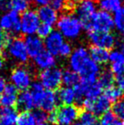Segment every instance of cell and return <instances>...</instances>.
Here are the masks:
<instances>
[{
  "label": "cell",
  "mask_w": 124,
  "mask_h": 125,
  "mask_svg": "<svg viewBox=\"0 0 124 125\" xmlns=\"http://www.w3.org/2000/svg\"><path fill=\"white\" fill-rule=\"evenodd\" d=\"M88 38L94 46L100 47L107 50L114 48L116 43V38L111 32L91 31H88Z\"/></svg>",
  "instance_id": "obj_13"
},
{
  "label": "cell",
  "mask_w": 124,
  "mask_h": 125,
  "mask_svg": "<svg viewBox=\"0 0 124 125\" xmlns=\"http://www.w3.org/2000/svg\"><path fill=\"white\" fill-rule=\"evenodd\" d=\"M24 42H25L27 54L31 58L36 57L38 54L44 50V44L43 40L38 36H35V35L27 36Z\"/></svg>",
  "instance_id": "obj_17"
},
{
  "label": "cell",
  "mask_w": 124,
  "mask_h": 125,
  "mask_svg": "<svg viewBox=\"0 0 124 125\" xmlns=\"http://www.w3.org/2000/svg\"><path fill=\"white\" fill-rule=\"evenodd\" d=\"M88 54L92 60L99 65L105 64L109 61V50L100 47L92 45L88 50Z\"/></svg>",
  "instance_id": "obj_22"
},
{
  "label": "cell",
  "mask_w": 124,
  "mask_h": 125,
  "mask_svg": "<svg viewBox=\"0 0 124 125\" xmlns=\"http://www.w3.org/2000/svg\"><path fill=\"white\" fill-rule=\"evenodd\" d=\"M99 124L101 125H123V122L112 112H107L100 116Z\"/></svg>",
  "instance_id": "obj_30"
},
{
  "label": "cell",
  "mask_w": 124,
  "mask_h": 125,
  "mask_svg": "<svg viewBox=\"0 0 124 125\" xmlns=\"http://www.w3.org/2000/svg\"><path fill=\"white\" fill-rule=\"evenodd\" d=\"M30 88L35 107L46 113H52L55 112L59 101L57 94L53 90L44 89L39 82H33Z\"/></svg>",
  "instance_id": "obj_2"
},
{
  "label": "cell",
  "mask_w": 124,
  "mask_h": 125,
  "mask_svg": "<svg viewBox=\"0 0 124 125\" xmlns=\"http://www.w3.org/2000/svg\"><path fill=\"white\" fill-rule=\"evenodd\" d=\"M114 28L113 16L109 12L104 10L96 11L89 21L83 26V29L88 31H95L100 32H110Z\"/></svg>",
  "instance_id": "obj_5"
},
{
  "label": "cell",
  "mask_w": 124,
  "mask_h": 125,
  "mask_svg": "<svg viewBox=\"0 0 124 125\" xmlns=\"http://www.w3.org/2000/svg\"><path fill=\"white\" fill-rule=\"evenodd\" d=\"M112 112L118 118L124 122V100H120L115 102L112 107Z\"/></svg>",
  "instance_id": "obj_35"
},
{
  "label": "cell",
  "mask_w": 124,
  "mask_h": 125,
  "mask_svg": "<svg viewBox=\"0 0 124 125\" xmlns=\"http://www.w3.org/2000/svg\"><path fill=\"white\" fill-rule=\"evenodd\" d=\"M58 101L62 105H74L76 101H77V96L74 88L65 87L60 89L57 94Z\"/></svg>",
  "instance_id": "obj_21"
},
{
  "label": "cell",
  "mask_w": 124,
  "mask_h": 125,
  "mask_svg": "<svg viewBox=\"0 0 124 125\" xmlns=\"http://www.w3.org/2000/svg\"><path fill=\"white\" fill-rule=\"evenodd\" d=\"M33 114H34L35 119H36L38 125L42 124H43V123H46L47 119L48 118V116L47 115L46 112L40 110V109H38V110H37V111H34Z\"/></svg>",
  "instance_id": "obj_37"
},
{
  "label": "cell",
  "mask_w": 124,
  "mask_h": 125,
  "mask_svg": "<svg viewBox=\"0 0 124 125\" xmlns=\"http://www.w3.org/2000/svg\"><path fill=\"white\" fill-rule=\"evenodd\" d=\"M15 125H38L33 112H23L18 115Z\"/></svg>",
  "instance_id": "obj_32"
},
{
  "label": "cell",
  "mask_w": 124,
  "mask_h": 125,
  "mask_svg": "<svg viewBox=\"0 0 124 125\" xmlns=\"http://www.w3.org/2000/svg\"><path fill=\"white\" fill-rule=\"evenodd\" d=\"M97 80L103 89H106L110 86L114 85L115 76L111 72V70H105L103 72H100L99 78Z\"/></svg>",
  "instance_id": "obj_27"
},
{
  "label": "cell",
  "mask_w": 124,
  "mask_h": 125,
  "mask_svg": "<svg viewBox=\"0 0 124 125\" xmlns=\"http://www.w3.org/2000/svg\"><path fill=\"white\" fill-rule=\"evenodd\" d=\"M18 90L12 84H7L3 92L0 94V105L2 107H14L17 104Z\"/></svg>",
  "instance_id": "obj_16"
},
{
  "label": "cell",
  "mask_w": 124,
  "mask_h": 125,
  "mask_svg": "<svg viewBox=\"0 0 124 125\" xmlns=\"http://www.w3.org/2000/svg\"><path fill=\"white\" fill-rule=\"evenodd\" d=\"M69 66L81 80L95 81L100 73V66L90 58L88 50L84 47H79L72 51L69 56Z\"/></svg>",
  "instance_id": "obj_1"
},
{
  "label": "cell",
  "mask_w": 124,
  "mask_h": 125,
  "mask_svg": "<svg viewBox=\"0 0 124 125\" xmlns=\"http://www.w3.org/2000/svg\"><path fill=\"white\" fill-rule=\"evenodd\" d=\"M120 51H122V52L124 54V43H123V44H122V46H121V50Z\"/></svg>",
  "instance_id": "obj_45"
},
{
  "label": "cell",
  "mask_w": 124,
  "mask_h": 125,
  "mask_svg": "<svg viewBox=\"0 0 124 125\" xmlns=\"http://www.w3.org/2000/svg\"><path fill=\"white\" fill-rule=\"evenodd\" d=\"M4 50L7 56L19 64H25L29 59L25 42L20 38H8Z\"/></svg>",
  "instance_id": "obj_6"
},
{
  "label": "cell",
  "mask_w": 124,
  "mask_h": 125,
  "mask_svg": "<svg viewBox=\"0 0 124 125\" xmlns=\"http://www.w3.org/2000/svg\"><path fill=\"white\" fill-rule=\"evenodd\" d=\"M73 11L82 22L83 28V26L89 21L91 17L96 12L95 0H77Z\"/></svg>",
  "instance_id": "obj_11"
},
{
  "label": "cell",
  "mask_w": 124,
  "mask_h": 125,
  "mask_svg": "<svg viewBox=\"0 0 124 125\" xmlns=\"http://www.w3.org/2000/svg\"><path fill=\"white\" fill-rule=\"evenodd\" d=\"M26 1H27V2H29V1H31V0H26Z\"/></svg>",
  "instance_id": "obj_46"
},
{
  "label": "cell",
  "mask_w": 124,
  "mask_h": 125,
  "mask_svg": "<svg viewBox=\"0 0 124 125\" xmlns=\"http://www.w3.org/2000/svg\"><path fill=\"white\" fill-rule=\"evenodd\" d=\"M104 95L107 98L110 102H116L120 100L121 97L123 96V90L116 85H111L110 87L106 88L105 90Z\"/></svg>",
  "instance_id": "obj_29"
},
{
  "label": "cell",
  "mask_w": 124,
  "mask_h": 125,
  "mask_svg": "<svg viewBox=\"0 0 124 125\" xmlns=\"http://www.w3.org/2000/svg\"><path fill=\"white\" fill-rule=\"evenodd\" d=\"M115 83L116 86H117L122 90L124 89V73L115 75Z\"/></svg>",
  "instance_id": "obj_40"
},
{
  "label": "cell",
  "mask_w": 124,
  "mask_h": 125,
  "mask_svg": "<svg viewBox=\"0 0 124 125\" xmlns=\"http://www.w3.org/2000/svg\"><path fill=\"white\" fill-rule=\"evenodd\" d=\"M111 72L115 75L124 73V54L120 50H113L109 54Z\"/></svg>",
  "instance_id": "obj_20"
},
{
  "label": "cell",
  "mask_w": 124,
  "mask_h": 125,
  "mask_svg": "<svg viewBox=\"0 0 124 125\" xmlns=\"http://www.w3.org/2000/svg\"><path fill=\"white\" fill-rule=\"evenodd\" d=\"M3 66H4V61H3V58L0 55V73H1L2 70H3Z\"/></svg>",
  "instance_id": "obj_43"
},
{
  "label": "cell",
  "mask_w": 124,
  "mask_h": 125,
  "mask_svg": "<svg viewBox=\"0 0 124 125\" xmlns=\"http://www.w3.org/2000/svg\"><path fill=\"white\" fill-rule=\"evenodd\" d=\"M80 111L75 105H62L48 116L51 123L55 125H73L76 123Z\"/></svg>",
  "instance_id": "obj_4"
},
{
  "label": "cell",
  "mask_w": 124,
  "mask_h": 125,
  "mask_svg": "<svg viewBox=\"0 0 124 125\" xmlns=\"http://www.w3.org/2000/svg\"><path fill=\"white\" fill-rule=\"evenodd\" d=\"M39 125H55V124H52V123H43V124H39Z\"/></svg>",
  "instance_id": "obj_44"
},
{
  "label": "cell",
  "mask_w": 124,
  "mask_h": 125,
  "mask_svg": "<svg viewBox=\"0 0 124 125\" xmlns=\"http://www.w3.org/2000/svg\"><path fill=\"white\" fill-rule=\"evenodd\" d=\"M7 41H8V36L6 32L0 27V53L4 50Z\"/></svg>",
  "instance_id": "obj_39"
},
{
  "label": "cell",
  "mask_w": 124,
  "mask_h": 125,
  "mask_svg": "<svg viewBox=\"0 0 124 125\" xmlns=\"http://www.w3.org/2000/svg\"><path fill=\"white\" fill-rule=\"evenodd\" d=\"M18 112L14 107H2L0 109V124L15 125Z\"/></svg>",
  "instance_id": "obj_23"
},
{
  "label": "cell",
  "mask_w": 124,
  "mask_h": 125,
  "mask_svg": "<svg viewBox=\"0 0 124 125\" xmlns=\"http://www.w3.org/2000/svg\"><path fill=\"white\" fill-rule=\"evenodd\" d=\"M77 96V101L83 103L85 100H94L101 95L103 88L99 83L98 80L95 81H83L74 87Z\"/></svg>",
  "instance_id": "obj_7"
},
{
  "label": "cell",
  "mask_w": 124,
  "mask_h": 125,
  "mask_svg": "<svg viewBox=\"0 0 124 125\" xmlns=\"http://www.w3.org/2000/svg\"><path fill=\"white\" fill-rule=\"evenodd\" d=\"M114 27L124 37V7L116 10L113 16Z\"/></svg>",
  "instance_id": "obj_31"
},
{
  "label": "cell",
  "mask_w": 124,
  "mask_h": 125,
  "mask_svg": "<svg viewBox=\"0 0 124 125\" xmlns=\"http://www.w3.org/2000/svg\"><path fill=\"white\" fill-rule=\"evenodd\" d=\"M76 124V125H101L98 122L96 116L88 111L80 113Z\"/></svg>",
  "instance_id": "obj_28"
},
{
  "label": "cell",
  "mask_w": 124,
  "mask_h": 125,
  "mask_svg": "<svg viewBox=\"0 0 124 125\" xmlns=\"http://www.w3.org/2000/svg\"><path fill=\"white\" fill-rule=\"evenodd\" d=\"M80 82L79 76L71 69L65 70L62 72V83L66 87H76Z\"/></svg>",
  "instance_id": "obj_26"
},
{
  "label": "cell",
  "mask_w": 124,
  "mask_h": 125,
  "mask_svg": "<svg viewBox=\"0 0 124 125\" xmlns=\"http://www.w3.org/2000/svg\"><path fill=\"white\" fill-rule=\"evenodd\" d=\"M50 5L55 11H66L73 10L74 6L68 0H50Z\"/></svg>",
  "instance_id": "obj_34"
},
{
  "label": "cell",
  "mask_w": 124,
  "mask_h": 125,
  "mask_svg": "<svg viewBox=\"0 0 124 125\" xmlns=\"http://www.w3.org/2000/svg\"><path fill=\"white\" fill-rule=\"evenodd\" d=\"M123 96H124V93H123Z\"/></svg>",
  "instance_id": "obj_48"
},
{
  "label": "cell",
  "mask_w": 124,
  "mask_h": 125,
  "mask_svg": "<svg viewBox=\"0 0 124 125\" xmlns=\"http://www.w3.org/2000/svg\"><path fill=\"white\" fill-rule=\"evenodd\" d=\"M51 31H52V26L43 23H40L36 33L38 34V37H39L40 38H46L50 34Z\"/></svg>",
  "instance_id": "obj_36"
},
{
  "label": "cell",
  "mask_w": 124,
  "mask_h": 125,
  "mask_svg": "<svg viewBox=\"0 0 124 125\" xmlns=\"http://www.w3.org/2000/svg\"><path fill=\"white\" fill-rule=\"evenodd\" d=\"M82 104L88 112H92L95 116H101L109 112L111 103L105 95H99L94 100H85Z\"/></svg>",
  "instance_id": "obj_14"
},
{
  "label": "cell",
  "mask_w": 124,
  "mask_h": 125,
  "mask_svg": "<svg viewBox=\"0 0 124 125\" xmlns=\"http://www.w3.org/2000/svg\"><path fill=\"white\" fill-rule=\"evenodd\" d=\"M10 10L16 13H24L28 10V2L26 0H9Z\"/></svg>",
  "instance_id": "obj_33"
},
{
  "label": "cell",
  "mask_w": 124,
  "mask_h": 125,
  "mask_svg": "<svg viewBox=\"0 0 124 125\" xmlns=\"http://www.w3.org/2000/svg\"><path fill=\"white\" fill-rule=\"evenodd\" d=\"M40 23L38 13L35 10H27L20 17V32L27 37L35 35Z\"/></svg>",
  "instance_id": "obj_10"
},
{
  "label": "cell",
  "mask_w": 124,
  "mask_h": 125,
  "mask_svg": "<svg viewBox=\"0 0 124 125\" xmlns=\"http://www.w3.org/2000/svg\"><path fill=\"white\" fill-rule=\"evenodd\" d=\"M0 125H2V124H0Z\"/></svg>",
  "instance_id": "obj_49"
},
{
  "label": "cell",
  "mask_w": 124,
  "mask_h": 125,
  "mask_svg": "<svg viewBox=\"0 0 124 125\" xmlns=\"http://www.w3.org/2000/svg\"><path fill=\"white\" fill-rule=\"evenodd\" d=\"M72 53V48H71V44L67 42H64V43L62 44V46L60 47V51H59V54L60 57H69L71 55V54Z\"/></svg>",
  "instance_id": "obj_38"
},
{
  "label": "cell",
  "mask_w": 124,
  "mask_h": 125,
  "mask_svg": "<svg viewBox=\"0 0 124 125\" xmlns=\"http://www.w3.org/2000/svg\"><path fill=\"white\" fill-rule=\"evenodd\" d=\"M35 3L39 6H44V5H48L50 3V0H34Z\"/></svg>",
  "instance_id": "obj_42"
},
{
  "label": "cell",
  "mask_w": 124,
  "mask_h": 125,
  "mask_svg": "<svg viewBox=\"0 0 124 125\" xmlns=\"http://www.w3.org/2000/svg\"><path fill=\"white\" fill-rule=\"evenodd\" d=\"M39 83L48 90L59 89L62 83V71L55 66L43 70L39 74Z\"/></svg>",
  "instance_id": "obj_9"
},
{
  "label": "cell",
  "mask_w": 124,
  "mask_h": 125,
  "mask_svg": "<svg viewBox=\"0 0 124 125\" xmlns=\"http://www.w3.org/2000/svg\"><path fill=\"white\" fill-rule=\"evenodd\" d=\"M6 86H7V83L5 78L3 77H2V76H0V94L3 92Z\"/></svg>",
  "instance_id": "obj_41"
},
{
  "label": "cell",
  "mask_w": 124,
  "mask_h": 125,
  "mask_svg": "<svg viewBox=\"0 0 124 125\" xmlns=\"http://www.w3.org/2000/svg\"><path fill=\"white\" fill-rule=\"evenodd\" d=\"M58 31L64 38L68 39H75L81 34L83 25L80 20L74 15L65 14L62 15L56 22Z\"/></svg>",
  "instance_id": "obj_3"
},
{
  "label": "cell",
  "mask_w": 124,
  "mask_h": 125,
  "mask_svg": "<svg viewBox=\"0 0 124 125\" xmlns=\"http://www.w3.org/2000/svg\"><path fill=\"white\" fill-rule=\"evenodd\" d=\"M0 27L8 33L17 34L20 32V15L13 10L3 12L0 15Z\"/></svg>",
  "instance_id": "obj_12"
},
{
  "label": "cell",
  "mask_w": 124,
  "mask_h": 125,
  "mask_svg": "<svg viewBox=\"0 0 124 125\" xmlns=\"http://www.w3.org/2000/svg\"><path fill=\"white\" fill-rule=\"evenodd\" d=\"M1 1H3V0H0V2H1Z\"/></svg>",
  "instance_id": "obj_47"
},
{
  "label": "cell",
  "mask_w": 124,
  "mask_h": 125,
  "mask_svg": "<svg viewBox=\"0 0 124 125\" xmlns=\"http://www.w3.org/2000/svg\"><path fill=\"white\" fill-rule=\"evenodd\" d=\"M33 61H34V64L37 66V68H38L41 71L55 67V64H56L55 56L45 50L42 51L40 54H38L36 57L33 58Z\"/></svg>",
  "instance_id": "obj_19"
},
{
  "label": "cell",
  "mask_w": 124,
  "mask_h": 125,
  "mask_svg": "<svg viewBox=\"0 0 124 125\" xmlns=\"http://www.w3.org/2000/svg\"><path fill=\"white\" fill-rule=\"evenodd\" d=\"M64 37L59 31H52L50 34L45 38L43 43L46 51L53 55L56 56L59 54L60 47L64 43Z\"/></svg>",
  "instance_id": "obj_15"
},
{
  "label": "cell",
  "mask_w": 124,
  "mask_h": 125,
  "mask_svg": "<svg viewBox=\"0 0 124 125\" xmlns=\"http://www.w3.org/2000/svg\"><path fill=\"white\" fill-rule=\"evenodd\" d=\"M123 3V0H99L98 4L101 10L109 13H115L122 8Z\"/></svg>",
  "instance_id": "obj_25"
},
{
  "label": "cell",
  "mask_w": 124,
  "mask_h": 125,
  "mask_svg": "<svg viewBox=\"0 0 124 125\" xmlns=\"http://www.w3.org/2000/svg\"><path fill=\"white\" fill-rule=\"evenodd\" d=\"M11 84L17 90H27L33 83L32 73L25 66H17L12 70L10 76Z\"/></svg>",
  "instance_id": "obj_8"
},
{
  "label": "cell",
  "mask_w": 124,
  "mask_h": 125,
  "mask_svg": "<svg viewBox=\"0 0 124 125\" xmlns=\"http://www.w3.org/2000/svg\"><path fill=\"white\" fill-rule=\"evenodd\" d=\"M17 105L24 112H30L31 110L35 108L34 100L30 90H24L19 94Z\"/></svg>",
  "instance_id": "obj_24"
},
{
  "label": "cell",
  "mask_w": 124,
  "mask_h": 125,
  "mask_svg": "<svg viewBox=\"0 0 124 125\" xmlns=\"http://www.w3.org/2000/svg\"><path fill=\"white\" fill-rule=\"evenodd\" d=\"M38 15L41 23L46 24L53 27L58 21V14L49 5L41 6L38 10Z\"/></svg>",
  "instance_id": "obj_18"
}]
</instances>
